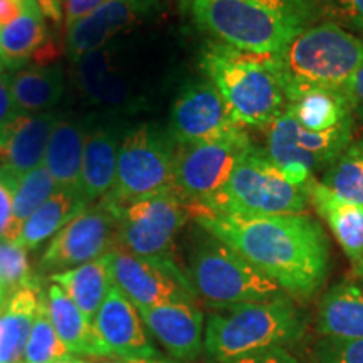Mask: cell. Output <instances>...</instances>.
<instances>
[{"label":"cell","instance_id":"3","mask_svg":"<svg viewBox=\"0 0 363 363\" xmlns=\"http://www.w3.org/2000/svg\"><path fill=\"white\" fill-rule=\"evenodd\" d=\"M201 66L240 128H269L283 113L286 96L276 54L240 51L216 40L203 51Z\"/></svg>","mask_w":363,"mask_h":363},{"label":"cell","instance_id":"21","mask_svg":"<svg viewBox=\"0 0 363 363\" xmlns=\"http://www.w3.org/2000/svg\"><path fill=\"white\" fill-rule=\"evenodd\" d=\"M44 294L49 320L67 352L81 357L111 358L93 323H89L61 286L52 283Z\"/></svg>","mask_w":363,"mask_h":363},{"label":"cell","instance_id":"39","mask_svg":"<svg viewBox=\"0 0 363 363\" xmlns=\"http://www.w3.org/2000/svg\"><path fill=\"white\" fill-rule=\"evenodd\" d=\"M345 89H347L348 96L352 99L353 113L363 118V65L358 67V71L353 74V78Z\"/></svg>","mask_w":363,"mask_h":363},{"label":"cell","instance_id":"2","mask_svg":"<svg viewBox=\"0 0 363 363\" xmlns=\"http://www.w3.org/2000/svg\"><path fill=\"white\" fill-rule=\"evenodd\" d=\"M192 21L217 43L276 54L323 12L321 0H189Z\"/></svg>","mask_w":363,"mask_h":363},{"label":"cell","instance_id":"23","mask_svg":"<svg viewBox=\"0 0 363 363\" xmlns=\"http://www.w3.org/2000/svg\"><path fill=\"white\" fill-rule=\"evenodd\" d=\"M308 197L348 259L355 264L363 254V203L345 201L316 179L310 182Z\"/></svg>","mask_w":363,"mask_h":363},{"label":"cell","instance_id":"42","mask_svg":"<svg viewBox=\"0 0 363 363\" xmlns=\"http://www.w3.org/2000/svg\"><path fill=\"white\" fill-rule=\"evenodd\" d=\"M84 363H179L170 358L160 357V358H131V360H125V358H101V360H84Z\"/></svg>","mask_w":363,"mask_h":363},{"label":"cell","instance_id":"13","mask_svg":"<svg viewBox=\"0 0 363 363\" xmlns=\"http://www.w3.org/2000/svg\"><path fill=\"white\" fill-rule=\"evenodd\" d=\"M118 206L110 197L93 202L54 235L40 257L43 271H67L116 249Z\"/></svg>","mask_w":363,"mask_h":363},{"label":"cell","instance_id":"15","mask_svg":"<svg viewBox=\"0 0 363 363\" xmlns=\"http://www.w3.org/2000/svg\"><path fill=\"white\" fill-rule=\"evenodd\" d=\"M158 0H106L66 29L65 52L72 61L98 51L158 12Z\"/></svg>","mask_w":363,"mask_h":363},{"label":"cell","instance_id":"34","mask_svg":"<svg viewBox=\"0 0 363 363\" xmlns=\"http://www.w3.org/2000/svg\"><path fill=\"white\" fill-rule=\"evenodd\" d=\"M315 353L318 363H363V340L323 337Z\"/></svg>","mask_w":363,"mask_h":363},{"label":"cell","instance_id":"44","mask_svg":"<svg viewBox=\"0 0 363 363\" xmlns=\"http://www.w3.org/2000/svg\"><path fill=\"white\" fill-rule=\"evenodd\" d=\"M56 363H84V360H79V358H72L71 355H67Z\"/></svg>","mask_w":363,"mask_h":363},{"label":"cell","instance_id":"22","mask_svg":"<svg viewBox=\"0 0 363 363\" xmlns=\"http://www.w3.org/2000/svg\"><path fill=\"white\" fill-rule=\"evenodd\" d=\"M284 110L305 130L325 133L352 125L355 120L352 99L347 89L315 88L299 91L286 99Z\"/></svg>","mask_w":363,"mask_h":363},{"label":"cell","instance_id":"10","mask_svg":"<svg viewBox=\"0 0 363 363\" xmlns=\"http://www.w3.org/2000/svg\"><path fill=\"white\" fill-rule=\"evenodd\" d=\"M251 143L246 130L235 128L208 142L177 145L175 194L190 208L203 207L224 187Z\"/></svg>","mask_w":363,"mask_h":363},{"label":"cell","instance_id":"31","mask_svg":"<svg viewBox=\"0 0 363 363\" xmlns=\"http://www.w3.org/2000/svg\"><path fill=\"white\" fill-rule=\"evenodd\" d=\"M320 182L345 201L363 203V138L348 143Z\"/></svg>","mask_w":363,"mask_h":363},{"label":"cell","instance_id":"37","mask_svg":"<svg viewBox=\"0 0 363 363\" xmlns=\"http://www.w3.org/2000/svg\"><path fill=\"white\" fill-rule=\"evenodd\" d=\"M230 363H299L293 353H289L284 347L266 348V350L254 352L251 355L240 357Z\"/></svg>","mask_w":363,"mask_h":363},{"label":"cell","instance_id":"17","mask_svg":"<svg viewBox=\"0 0 363 363\" xmlns=\"http://www.w3.org/2000/svg\"><path fill=\"white\" fill-rule=\"evenodd\" d=\"M140 318L172 360L194 362L203 352V313L190 303L136 308Z\"/></svg>","mask_w":363,"mask_h":363},{"label":"cell","instance_id":"5","mask_svg":"<svg viewBox=\"0 0 363 363\" xmlns=\"http://www.w3.org/2000/svg\"><path fill=\"white\" fill-rule=\"evenodd\" d=\"M276 59L286 99L306 89H345L363 65V40L337 22H325L303 30Z\"/></svg>","mask_w":363,"mask_h":363},{"label":"cell","instance_id":"11","mask_svg":"<svg viewBox=\"0 0 363 363\" xmlns=\"http://www.w3.org/2000/svg\"><path fill=\"white\" fill-rule=\"evenodd\" d=\"M189 219L192 208L175 192L118 206L116 249L136 256L174 257V240Z\"/></svg>","mask_w":363,"mask_h":363},{"label":"cell","instance_id":"35","mask_svg":"<svg viewBox=\"0 0 363 363\" xmlns=\"http://www.w3.org/2000/svg\"><path fill=\"white\" fill-rule=\"evenodd\" d=\"M321 6L323 11L338 21V26L363 33V0H325Z\"/></svg>","mask_w":363,"mask_h":363},{"label":"cell","instance_id":"8","mask_svg":"<svg viewBox=\"0 0 363 363\" xmlns=\"http://www.w3.org/2000/svg\"><path fill=\"white\" fill-rule=\"evenodd\" d=\"M177 143L169 130L142 123L123 135L118 153L116 185L110 197L118 206L175 192Z\"/></svg>","mask_w":363,"mask_h":363},{"label":"cell","instance_id":"28","mask_svg":"<svg viewBox=\"0 0 363 363\" xmlns=\"http://www.w3.org/2000/svg\"><path fill=\"white\" fill-rule=\"evenodd\" d=\"M88 206L91 203L86 201L79 190L59 189L26 220L19 238L12 244L24 251H33L48 239L54 238Z\"/></svg>","mask_w":363,"mask_h":363},{"label":"cell","instance_id":"30","mask_svg":"<svg viewBox=\"0 0 363 363\" xmlns=\"http://www.w3.org/2000/svg\"><path fill=\"white\" fill-rule=\"evenodd\" d=\"M59 190L57 182L49 174L44 165L38 167L29 174L21 177L19 189H17L16 199H13L12 216L9 219L6 229H4L0 242L12 244L19 238L26 220L34 214L43 203L52 197Z\"/></svg>","mask_w":363,"mask_h":363},{"label":"cell","instance_id":"25","mask_svg":"<svg viewBox=\"0 0 363 363\" xmlns=\"http://www.w3.org/2000/svg\"><path fill=\"white\" fill-rule=\"evenodd\" d=\"M40 296L39 279H33L6 301L0 311V363H22Z\"/></svg>","mask_w":363,"mask_h":363},{"label":"cell","instance_id":"43","mask_svg":"<svg viewBox=\"0 0 363 363\" xmlns=\"http://www.w3.org/2000/svg\"><path fill=\"white\" fill-rule=\"evenodd\" d=\"M355 274L358 276V278L363 279V254L362 257L355 262Z\"/></svg>","mask_w":363,"mask_h":363},{"label":"cell","instance_id":"45","mask_svg":"<svg viewBox=\"0 0 363 363\" xmlns=\"http://www.w3.org/2000/svg\"><path fill=\"white\" fill-rule=\"evenodd\" d=\"M6 289L2 288V284H0V311L4 310V306H6Z\"/></svg>","mask_w":363,"mask_h":363},{"label":"cell","instance_id":"4","mask_svg":"<svg viewBox=\"0 0 363 363\" xmlns=\"http://www.w3.org/2000/svg\"><path fill=\"white\" fill-rule=\"evenodd\" d=\"M305 325L303 313L286 294L217 308L207 316L203 352L211 363H230L254 352L298 342Z\"/></svg>","mask_w":363,"mask_h":363},{"label":"cell","instance_id":"36","mask_svg":"<svg viewBox=\"0 0 363 363\" xmlns=\"http://www.w3.org/2000/svg\"><path fill=\"white\" fill-rule=\"evenodd\" d=\"M21 184V175L6 165H0V238L12 216L13 199Z\"/></svg>","mask_w":363,"mask_h":363},{"label":"cell","instance_id":"41","mask_svg":"<svg viewBox=\"0 0 363 363\" xmlns=\"http://www.w3.org/2000/svg\"><path fill=\"white\" fill-rule=\"evenodd\" d=\"M62 2L65 0H38L45 19L52 21L54 24H59L62 21Z\"/></svg>","mask_w":363,"mask_h":363},{"label":"cell","instance_id":"12","mask_svg":"<svg viewBox=\"0 0 363 363\" xmlns=\"http://www.w3.org/2000/svg\"><path fill=\"white\" fill-rule=\"evenodd\" d=\"M113 284L136 308H148L169 303L197 305L190 281L174 257L136 256L113 249L106 254Z\"/></svg>","mask_w":363,"mask_h":363},{"label":"cell","instance_id":"32","mask_svg":"<svg viewBox=\"0 0 363 363\" xmlns=\"http://www.w3.org/2000/svg\"><path fill=\"white\" fill-rule=\"evenodd\" d=\"M67 355H69V352L57 338L56 330L49 320L48 308H45V294L43 293L22 363H56Z\"/></svg>","mask_w":363,"mask_h":363},{"label":"cell","instance_id":"26","mask_svg":"<svg viewBox=\"0 0 363 363\" xmlns=\"http://www.w3.org/2000/svg\"><path fill=\"white\" fill-rule=\"evenodd\" d=\"M316 331L321 337L363 340V289L345 281L335 284L318 306Z\"/></svg>","mask_w":363,"mask_h":363},{"label":"cell","instance_id":"1","mask_svg":"<svg viewBox=\"0 0 363 363\" xmlns=\"http://www.w3.org/2000/svg\"><path fill=\"white\" fill-rule=\"evenodd\" d=\"M192 219L291 296L311 298L326 281L330 244L323 227L310 216L242 217L192 211Z\"/></svg>","mask_w":363,"mask_h":363},{"label":"cell","instance_id":"9","mask_svg":"<svg viewBox=\"0 0 363 363\" xmlns=\"http://www.w3.org/2000/svg\"><path fill=\"white\" fill-rule=\"evenodd\" d=\"M353 138V123L315 133L305 130L288 110L267 128L266 152L289 182L308 187L315 174L326 170Z\"/></svg>","mask_w":363,"mask_h":363},{"label":"cell","instance_id":"14","mask_svg":"<svg viewBox=\"0 0 363 363\" xmlns=\"http://www.w3.org/2000/svg\"><path fill=\"white\" fill-rule=\"evenodd\" d=\"M240 126L227 110L224 99L207 78L180 91L170 111L169 133L177 145H194L219 138Z\"/></svg>","mask_w":363,"mask_h":363},{"label":"cell","instance_id":"27","mask_svg":"<svg viewBox=\"0 0 363 363\" xmlns=\"http://www.w3.org/2000/svg\"><path fill=\"white\" fill-rule=\"evenodd\" d=\"M9 88L19 113L51 111L66 91L61 65L27 66L9 76Z\"/></svg>","mask_w":363,"mask_h":363},{"label":"cell","instance_id":"20","mask_svg":"<svg viewBox=\"0 0 363 363\" xmlns=\"http://www.w3.org/2000/svg\"><path fill=\"white\" fill-rule=\"evenodd\" d=\"M121 131L115 125H99L88 128L81 163L79 190L89 203L110 195L116 185L118 153L121 147Z\"/></svg>","mask_w":363,"mask_h":363},{"label":"cell","instance_id":"16","mask_svg":"<svg viewBox=\"0 0 363 363\" xmlns=\"http://www.w3.org/2000/svg\"><path fill=\"white\" fill-rule=\"evenodd\" d=\"M99 340L111 358H160L136 306L115 284L93 321Z\"/></svg>","mask_w":363,"mask_h":363},{"label":"cell","instance_id":"6","mask_svg":"<svg viewBox=\"0 0 363 363\" xmlns=\"http://www.w3.org/2000/svg\"><path fill=\"white\" fill-rule=\"evenodd\" d=\"M308 187L293 184L267 155L266 148L251 143L235 163L225 185L203 207L214 214L242 217L305 214Z\"/></svg>","mask_w":363,"mask_h":363},{"label":"cell","instance_id":"19","mask_svg":"<svg viewBox=\"0 0 363 363\" xmlns=\"http://www.w3.org/2000/svg\"><path fill=\"white\" fill-rule=\"evenodd\" d=\"M59 111L21 113L0 128V165L24 177L44 165L45 150Z\"/></svg>","mask_w":363,"mask_h":363},{"label":"cell","instance_id":"46","mask_svg":"<svg viewBox=\"0 0 363 363\" xmlns=\"http://www.w3.org/2000/svg\"><path fill=\"white\" fill-rule=\"evenodd\" d=\"M4 71H6V66H4L2 57H0V74H4Z\"/></svg>","mask_w":363,"mask_h":363},{"label":"cell","instance_id":"7","mask_svg":"<svg viewBox=\"0 0 363 363\" xmlns=\"http://www.w3.org/2000/svg\"><path fill=\"white\" fill-rule=\"evenodd\" d=\"M185 274L195 296L216 310L284 294L274 281L201 225L192 235Z\"/></svg>","mask_w":363,"mask_h":363},{"label":"cell","instance_id":"38","mask_svg":"<svg viewBox=\"0 0 363 363\" xmlns=\"http://www.w3.org/2000/svg\"><path fill=\"white\" fill-rule=\"evenodd\" d=\"M17 115L21 113L13 104L11 88H9V76L0 74V128L12 121Z\"/></svg>","mask_w":363,"mask_h":363},{"label":"cell","instance_id":"29","mask_svg":"<svg viewBox=\"0 0 363 363\" xmlns=\"http://www.w3.org/2000/svg\"><path fill=\"white\" fill-rule=\"evenodd\" d=\"M51 281L65 289L67 296L88 318L89 323L94 321L104 298L108 296L113 286L106 256L86 262L83 266L72 267V269L54 272Z\"/></svg>","mask_w":363,"mask_h":363},{"label":"cell","instance_id":"24","mask_svg":"<svg viewBox=\"0 0 363 363\" xmlns=\"http://www.w3.org/2000/svg\"><path fill=\"white\" fill-rule=\"evenodd\" d=\"M88 128L89 120L62 115L54 126L45 150L44 167L57 182L59 189L79 190L81 163Z\"/></svg>","mask_w":363,"mask_h":363},{"label":"cell","instance_id":"33","mask_svg":"<svg viewBox=\"0 0 363 363\" xmlns=\"http://www.w3.org/2000/svg\"><path fill=\"white\" fill-rule=\"evenodd\" d=\"M35 279L30 272L27 251L16 244L0 242V284L7 291H16Z\"/></svg>","mask_w":363,"mask_h":363},{"label":"cell","instance_id":"18","mask_svg":"<svg viewBox=\"0 0 363 363\" xmlns=\"http://www.w3.org/2000/svg\"><path fill=\"white\" fill-rule=\"evenodd\" d=\"M65 52L49 38L45 17L38 0H27L24 12L0 29V57L6 69L49 66Z\"/></svg>","mask_w":363,"mask_h":363},{"label":"cell","instance_id":"40","mask_svg":"<svg viewBox=\"0 0 363 363\" xmlns=\"http://www.w3.org/2000/svg\"><path fill=\"white\" fill-rule=\"evenodd\" d=\"M27 0H0V29L17 19L24 12Z\"/></svg>","mask_w":363,"mask_h":363}]
</instances>
